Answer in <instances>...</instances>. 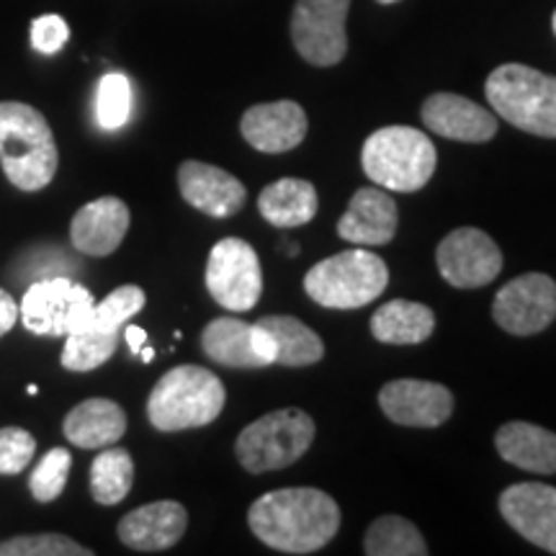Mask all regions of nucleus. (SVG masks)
<instances>
[{"mask_svg":"<svg viewBox=\"0 0 556 556\" xmlns=\"http://www.w3.org/2000/svg\"><path fill=\"white\" fill-rule=\"evenodd\" d=\"M248 526L274 552L315 554L340 531V507L315 486H287L255 500Z\"/></svg>","mask_w":556,"mask_h":556,"instance_id":"1","label":"nucleus"},{"mask_svg":"<svg viewBox=\"0 0 556 556\" xmlns=\"http://www.w3.org/2000/svg\"><path fill=\"white\" fill-rule=\"evenodd\" d=\"M58 142L50 122L29 103H0V165L18 191L47 189L58 173Z\"/></svg>","mask_w":556,"mask_h":556,"instance_id":"2","label":"nucleus"},{"mask_svg":"<svg viewBox=\"0 0 556 556\" xmlns=\"http://www.w3.org/2000/svg\"><path fill=\"white\" fill-rule=\"evenodd\" d=\"M225 402L227 392L217 374L201 366H176L150 392L148 417L163 433H178L217 420Z\"/></svg>","mask_w":556,"mask_h":556,"instance_id":"3","label":"nucleus"},{"mask_svg":"<svg viewBox=\"0 0 556 556\" xmlns=\"http://www.w3.org/2000/svg\"><path fill=\"white\" fill-rule=\"evenodd\" d=\"M484 93L500 119L528 135L556 139V78L520 62L490 73Z\"/></svg>","mask_w":556,"mask_h":556,"instance_id":"4","label":"nucleus"},{"mask_svg":"<svg viewBox=\"0 0 556 556\" xmlns=\"http://www.w3.org/2000/svg\"><path fill=\"white\" fill-rule=\"evenodd\" d=\"M364 173L387 191L413 193L433 178L438 165L435 144L413 127H384L368 135L361 150Z\"/></svg>","mask_w":556,"mask_h":556,"instance_id":"5","label":"nucleus"},{"mask_svg":"<svg viewBox=\"0 0 556 556\" xmlns=\"http://www.w3.org/2000/svg\"><path fill=\"white\" fill-rule=\"evenodd\" d=\"M389 268L379 255L353 248L315 263L304 276L312 302L328 309H358L384 294Z\"/></svg>","mask_w":556,"mask_h":556,"instance_id":"6","label":"nucleus"},{"mask_svg":"<svg viewBox=\"0 0 556 556\" xmlns=\"http://www.w3.org/2000/svg\"><path fill=\"white\" fill-rule=\"evenodd\" d=\"M315 420L304 409H276L242 430L235 443V454L250 475L287 469L307 454L315 443Z\"/></svg>","mask_w":556,"mask_h":556,"instance_id":"7","label":"nucleus"},{"mask_svg":"<svg viewBox=\"0 0 556 556\" xmlns=\"http://www.w3.org/2000/svg\"><path fill=\"white\" fill-rule=\"evenodd\" d=\"M144 302H148L144 291L131 283L114 289L103 302H96L86 328L65 336V348L60 356L62 366L67 371L86 374L106 364L119 345L122 328L127 325V319L142 312Z\"/></svg>","mask_w":556,"mask_h":556,"instance_id":"8","label":"nucleus"},{"mask_svg":"<svg viewBox=\"0 0 556 556\" xmlns=\"http://www.w3.org/2000/svg\"><path fill=\"white\" fill-rule=\"evenodd\" d=\"M96 299L67 276L34 281L21 299V323L34 336L65 338L83 330L93 315Z\"/></svg>","mask_w":556,"mask_h":556,"instance_id":"9","label":"nucleus"},{"mask_svg":"<svg viewBox=\"0 0 556 556\" xmlns=\"http://www.w3.org/2000/svg\"><path fill=\"white\" fill-rule=\"evenodd\" d=\"M206 291L229 312L253 309L263 294V270L253 245L240 238L219 240L206 261Z\"/></svg>","mask_w":556,"mask_h":556,"instance_id":"10","label":"nucleus"},{"mask_svg":"<svg viewBox=\"0 0 556 556\" xmlns=\"http://www.w3.org/2000/svg\"><path fill=\"white\" fill-rule=\"evenodd\" d=\"M351 0H296L291 13V41L302 60L332 67L345 58V18Z\"/></svg>","mask_w":556,"mask_h":556,"instance_id":"11","label":"nucleus"},{"mask_svg":"<svg viewBox=\"0 0 556 556\" xmlns=\"http://www.w3.org/2000/svg\"><path fill=\"white\" fill-rule=\"evenodd\" d=\"M492 317L510 336H536L556 319V281L546 274H523L497 291Z\"/></svg>","mask_w":556,"mask_h":556,"instance_id":"12","label":"nucleus"},{"mask_svg":"<svg viewBox=\"0 0 556 556\" xmlns=\"http://www.w3.org/2000/svg\"><path fill=\"white\" fill-rule=\"evenodd\" d=\"M441 276L456 289H479L492 283L503 270V253L490 235L477 227H458L435 250Z\"/></svg>","mask_w":556,"mask_h":556,"instance_id":"13","label":"nucleus"},{"mask_svg":"<svg viewBox=\"0 0 556 556\" xmlns=\"http://www.w3.org/2000/svg\"><path fill=\"white\" fill-rule=\"evenodd\" d=\"M379 405L389 420L405 428H438L454 413V394L435 381L394 379L381 387Z\"/></svg>","mask_w":556,"mask_h":556,"instance_id":"14","label":"nucleus"},{"mask_svg":"<svg viewBox=\"0 0 556 556\" xmlns=\"http://www.w3.org/2000/svg\"><path fill=\"white\" fill-rule=\"evenodd\" d=\"M500 513L533 546L556 554V486L520 482L500 495Z\"/></svg>","mask_w":556,"mask_h":556,"instance_id":"15","label":"nucleus"},{"mask_svg":"<svg viewBox=\"0 0 556 556\" xmlns=\"http://www.w3.org/2000/svg\"><path fill=\"white\" fill-rule=\"evenodd\" d=\"M201 348L212 361L229 368H266L276 364V351L268 332L258 323L217 317L201 332Z\"/></svg>","mask_w":556,"mask_h":556,"instance_id":"16","label":"nucleus"},{"mask_svg":"<svg viewBox=\"0 0 556 556\" xmlns=\"http://www.w3.org/2000/svg\"><path fill=\"white\" fill-rule=\"evenodd\" d=\"M178 189L186 204H191L206 217L225 219L238 214L245 206L248 191L232 173L217 168V165L186 160L178 168Z\"/></svg>","mask_w":556,"mask_h":556,"instance_id":"17","label":"nucleus"},{"mask_svg":"<svg viewBox=\"0 0 556 556\" xmlns=\"http://www.w3.org/2000/svg\"><path fill=\"white\" fill-rule=\"evenodd\" d=\"M307 114L296 101H274L250 106L242 114L240 131L253 150L281 155L299 148L307 137Z\"/></svg>","mask_w":556,"mask_h":556,"instance_id":"18","label":"nucleus"},{"mask_svg":"<svg viewBox=\"0 0 556 556\" xmlns=\"http://www.w3.org/2000/svg\"><path fill=\"white\" fill-rule=\"evenodd\" d=\"M397 201L381 186H366L353 193L351 204L338 222V235L353 245L379 248L397 235Z\"/></svg>","mask_w":556,"mask_h":556,"instance_id":"19","label":"nucleus"},{"mask_svg":"<svg viewBox=\"0 0 556 556\" xmlns=\"http://www.w3.org/2000/svg\"><path fill=\"white\" fill-rule=\"evenodd\" d=\"M422 124L456 142H490L497 135V116L458 93H433L422 103Z\"/></svg>","mask_w":556,"mask_h":556,"instance_id":"20","label":"nucleus"},{"mask_svg":"<svg viewBox=\"0 0 556 556\" xmlns=\"http://www.w3.org/2000/svg\"><path fill=\"white\" fill-rule=\"evenodd\" d=\"M189 513L176 500H157L119 520V541L135 552H165L184 539Z\"/></svg>","mask_w":556,"mask_h":556,"instance_id":"21","label":"nucleus"},{"mask_svg":"<svg viewBox=\"0 0 556 556\" xmlns=\"http://www.w3.org/2000/svg\"><path fill=\"white\" fill-rule=\"evenodd\" d=\"M129 222V206L122 199L101 197L78 208L70 225V240L78 253L103 258L114 253L127 238Z\"/></svg>","mask_w":556,"mask_h":556,"instance_id":"22","label":"nucleus"},{"mask_svg":"<svg viewBox=\"0 0 556 556\" xmlns=\"http://www.w3.org/2000/svg\"><path fill=\"white\" fill-rule=\"evenodd\" d=\"M497 454L533 475H556V433L533 422H505L495 435Z\"/></svg>","mask_w":556,"mask_h":556,"instance_id":"23","label":"nucleus"},{"mask_svg":"<svg viewBox=\"0 0 556 556\" xmlns=\"http://www.w3.org/2000/svg\"><path fill=\"white\" fill-rule=\"evenodd\" d=\"M62 430L78 448H106L127 433V415L114 400L93 397L70 409Z\"/></svg>","mask_w":556,"mask_h":556,"instance_id":"24","label":"nucleus"},{"mask_svg":"<svg viewBox=\"0 0 556 556\" xmlns=\"http://www.w3.org/2000/svg\"><path fill=\"white\" fill-rule=\"evenodd\" d=\"M317 191L309 180L281 178L266 186L258 197V212L268 225L294 229L307 225L317 214Z\"/></svg>","mask_w":556,"mask_h":556,"instance_id":"25","label":"nucleus"},{"mask_svg":"<svg viewBox=\"0 0 556 556\" xmlns=\"http://www.w3.org/2000/svg\"><path fill=\"white\" fill-rule=\"evenodd\" d=\"M435 330L433 309L409 299H392L371 317V336L387 345L426 343Z\"/></svg>","mask_w":556,"mask_h":556,"instance_id":"26","label":"nucleus"},{"mask_svg":"<svg viewBox=\"0 0 556 556\" xmlns=\"http://www.w3.org/2000/svg\"><path fill=\"white\" fill-rule=\"evenodd\" d=\"M258 325L268 332L270 343L276 351V364L289 368L312 366L325 356V345L319 336L302 319L289 315H268L261 317Z\"/></svg>","mask_w":556,"mask_h":556,"instance_id":"27","label":"nucleus"},{"mask_svg":"<svg viewBox=\"0 0 556 556\" xmlns=\"http://www.w3.org/2000/svg\"><path fill=\"white\" fill-rule=\"evenodd\" d=\"M135 482V462L129 451L106 446L90 464V495L99 505H119L131 492Z\"/></svg>","mask_w":556,"mask_h":556,"instance_id":"28","label":"nucleus"},{"mask_svg":"<svg viewBox=\"0 0 556 556\" xmlns=\"http://www.w3.org/2000/svg\"><path fill=\"white\" fill-rule=\"evenodd\" d=\"M364 552L368 556H426L428 546L417 526L407 518L384 516L368 526Z\"/></svg>","mask_w":556,"mask_h":556,"instance_id":"29","label":"nucleus"},{"mask_svg":"<svg viewBox=\"0 0 556 556\" xmlns=\"http://www.w3.org/2000/svg\"><path fill=\"white\" fill-rule=\"evenodd\" d=\"M131 114V83L127 75L109 73L99 83L96 93V119L103 129H122Z\"/></svg>","mask_w":556,"mask_h":556,"instance_id":"30","label":"nucleus"},{"mask_svg":"<svg viewBox=\"0 0 556 556\" xmlns=\"http://www.w3.org/2000/svg\"><path fill=\"white\" fill-rule=\"evenodd\" d=\"M70 464H73V456H70L67 448H52L41 456L37 469L31 471L29 490L37 503H54L62 492H65Z\"/></svg>","mask_w":556,"mask_h":556,"instance_id":"31","label":"nucleus"},{"mask_svg":"<svg viewBox=\"0 0 556 556\" xmlns=\"http://www.w3.org/2000/svg\"><path fill=\"white\" fill-rule=\"evenodd\" d=\"M93 552L60 533H37L0 541V556H90Z\"/></svg>","mask_w":556,"mask_h":556,"instance_id":"32","label":"nucleus"},{"mask_svg":"<svg viewBox=\"0 0 556 556\" xmlns=\"http://www.w3.org/2000/svg\"><path fill=\"white\" fill-rule=\"evenodd\" d=\"M34 451H37V441L29 430L18 426L0 428V475H21L34 458Z\"/></svg>","mask_w":556,"mask_h":556,"instance_id":"33","label":"nucleus"},{"mask_svg":"<svg viewBox=\"0 0 556 556\" xmlns=\"http://www.w3.org/2000/svg\"><path fill=\"white\" fill-rule=\"evenodd\" d=\"M70 39L67 21L58 13H47L31 21V47L41 54H58Z\"/></svg>","mask_w":556,"mask_h":556,"instance_id":"34","label":"nucleus"},{"mask_svg":"<svg viewBox=\"0 0 556 556\" xmlns=\"http://www.w3.org/2000/svg\"><path fill=\"white\" fill-rule=\"evenodd\" d=\"M18 315L21 309L16 299H13L5 289H0V338L13 330V325L18 323Z\"/></svg>","mask_w":556,"mask_h":556,"instance_id":"35","label":"nucleus"},{"mask_svg":"<svg viewBox=\"0 0 556 556\" xmlns=\"http://www.w3.org/2000/svg\"><path fill=\"white\" fill-rule=\"evenodd\" d=\"M124 340H127L129 351L135 353V356H139V351L148 345V332H144L142 328H137V325H127V328H124Z\"/></svg>","mask_w":556,"mask_h":556,"instance_id":"36","label":"nucleus"},{"mask_svg":"<svg viewBox=\"0 0 556 556\" xmlns=\"http://www.w3.org/2000/svg\"><path fill=\"white\" fill-rule=\"evenodd\" d=\"M139 358H142V361H144V364H150V361H152V358H155V351H152V348H148V345H144V348H142V351H139Z\"/></svg>","mask_w":556,"mask_h":556,"instance_id":"37","label":"nucleus"},{"mask_svg":"<svg viewBox=\"0 0 556 556\" xmlns=\"http://www.w3.org/2000/svg\"><path fill=\"white\" fill-rule=\"evenodd\" d=\"M377 3H381V5H394V3H400V0H377Z\"/></svg>","mask_w":556,"mask_h":556,"instance_id":"38","label":"nucleus"},{"mask_svg":"<svg viewBox=\"0 0 556 556\" xmlns=\"http://www.w3.org/2000/svg\"><path fill=\"white\" fill-rule=\"evenodd\" d=\"M26 392H29V394H37V392H39V387H37V384H29V389H26Z\"/></svg>","mask_w":556,"mask_h":556,"instance_id":"39","label":"nucleus"},{"mask_svg":"<svg viewBox=\"0 0 556 556\" xmlns=\"http://www.w3.org/2000/svg\"><path fill=\"white\" fill-rule=\"evenodd\" d=\"M552 26H554V34H556V11H554V18H552Z\"/></svg>","mask_w":556,"mask_h":556,"instance_id":"40","label":"nucleus"}]
</instances>
